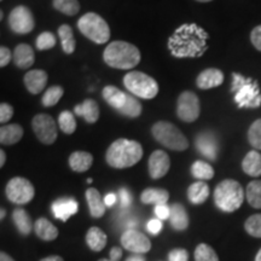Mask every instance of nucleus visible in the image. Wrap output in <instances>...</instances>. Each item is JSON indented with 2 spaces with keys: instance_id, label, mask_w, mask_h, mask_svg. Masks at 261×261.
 Returning a JSON list of instances; mask_svg holds the SVG:
<instances>
[{
  "instance_id": "1",
  "label": "nucleus",
  "mask_w": 261,
  "mask_h": 261,
  "mask_svg": "<svg viewBox=\"0 0 261 261\" xmlns=\"http://www.w3.org/2000/svg\"><path fill=\"white\" fill-rule=\"evenodd\" d=\"M208 34L197 24H182L168 40V48L174 57H201L207 50Z\"/></svg>"
},
{
  "instance_id": "2",
  "label": "nucleus",
  "mask_w": 261,
  "mask_h": 261,
  "mask_svg": "<svg viewBox=\"0 0 261 261\" xmlns=\"http://www.w3.org/2000/svg\"><path fill=\"white\" fill-rule=\"evenodd\" d=\"M143 158V148L136 140L117 139L109 146L106 154V161L110 167L123 169L138 163Z\"/></svg>"
},
{
  "instance_id": "3",
  "label": "nucleus",
  "mask_w": 261,
  "mask_h": 261,
  "mask_svg": "<svg viewBox=\"0 0 261 261\" xmlns=\"http://www.w3.org/2000/svg\"><path fill=\"white\" fill-rule=\"evenodd\" d=\"M103 58L109 67L128 70L139 64L142 56L135 45L126 41H113L104 50Z\"/></svg>"
},
{
  "instance_id": "4",
  "label": "nucleus",
  "mask_w": 261,
  "mask_h": 261,
  "mask_svg": "<svg viewBox=\"0 0 261 261\" xmlns=\"http://www.w3.org/2000/svg\"><path fill=\"white\" fill-rule=\"evenodd\" d=\"M244 201V190L233 179H225L219 182L214 191L215 205L225 213H232L241 207Z\"/></svg>"
},
{
  "instance_id": "5",
  "label": "nucleus",
  "mask_w": 261,
  "mask_h": 261,
  "mask_svg": "<svg viewBox=\"0 0 261 261\" xmlns=\"http://www.w3.org/2000/svg\"><path fill=\"white\" fill-rule=\"evenodd\" d=\"M232 92H234V100L240 108H259L261 106L259 86L252 79L233 73Z\"/></svg>"
},
{
  "instance_id": "6",
  "label": "nucleus",
  "mask_w": 261,
  "mask_h": 261,
  "mask_svg": "<svg viewBox=\"0 0 261 261\" xmlns=\"http://www.w3.org/2000/svg\"><path fill=\"white\" fill-rule=\"evenodd\" d=\"M77 28L87 39L96 44H106L110 39V28L102 16L87 12L77 22Z\"/></svg>"
},
{
  "instance_id": "7",
  "label": "nucleus",
  "mask_w": 261,
  "mask_h": 261,
  "mask_svg": "<svg viewBox=\"0 0 261 261\" xmlns=\"http://www.w3.org/2000/svg\"><path fill=\"white\" fill-rule=\"evenodd\" d=\"M154 138L167 149L174 151H184L188 149L189 142L182 133L173 123L167 121L156 122L151 128Z\"/></svg>"
},
{
  "instance_id": "8",
  "label": "nucleus",
  "mask_w": 261,
  "mask_h": 261,
  "mask_svg": "<svg viewBox=\"0 0 261 261\" xmlns=\"http://www.w3.org/2000/svg\"><path fill=\"white\" fill-rule=\"evenodd\" d=\"M123 85L130 93L143 99H152L158 96L159 85L154 77L142 71H129L123 77Z\"/></svg>"
},
{
  "instance_id": "9",
  "label": "nucleus",
  "mask_w": 261,
  "mask_h": 261,
  "mask_svg": "<svg viewBox=\"0 0 261 261\" xmlns=\"http://www.w3.org/2000/svg\"><path fill=\"white\" fill-rule=\"evenodd\" d=\"M6 197L15 204H27L35 196V189L28 179L15 177L8 182L5 189Z\"/></svg>"
},
{
  "instance_id": "10",
  "label": "nucleus",
  "mask_w": 261,
  "mask_h": 261,
  "mask_svg": "<svg viewBox=\"0 0 261 261\" xmlns=\"http://www.w3.org/2000/svg\"><path fill=\"white\" fill-rule=\"evenodd\" d=\"M32 127L37 138L42 144L51 145L56 142L58 136L57 125L52 116L47 114H39L33 119Z\"/></svg>"
},
{
  "instance_id": "11",
  "label": "nucleus",
  "mask_w": 261,
  "mask_h": 261,
  "mask_svg": "<svg viewBox=\"0 0 261 261\" xmlns=\"http://www.w3.org/2000/svg\"><path fill=\"white\" fill-rule=\"evenodd\" d=\"M201 112L200 99L191 91H184L178 98L177 115L184 122H195Z\"/></svg>"
},
{
  "instance_id": "12",
  "label": "nucleus",
  "mask_w": 261,
  "mask_h": 261,
  "mask_svg": "<svg viewBox=\"0 0 261 261\" xmlns=\"http://www.w3.org/2000/svg\"><path fill=\"white\" fill-rule=\"evenodd\" d=\"M9 25L16 34H28L35 27L34 16L27 6L19 5L10 12Z\"/></svg>"
},
{
  "instance_id": "13",
  "label": "nucleus",
  "mask_w": 261,
  "mask_h": 261,
  "mask_svg": "<svg viewBox=\"0 0 261 261\" xmlns=\"http://www.w3.org/2000/svg\"><path fill=\"white\" fill-rule=\"evenodd\" d=\"M121 244L125 249L136 254L148 253L151 249V242L149 238L133 228H129L122 233Z\"/></svg>"
},
{
  "instance_id": "14",
  "label": "nucleus",
  "mask_w": 261,
  "mask_h": 261,
  "mask_svg": "<svg viewBox=\"0 0 261 261\" xmlns=\"http://www.w3.org/2000/svg\"><path fill=\"white\" fill-rule=\"evenodd\" d=\"M196 149L201 155L207 158L211 161H215L219 152V143L217 136L213 132H202L195 139Z\"/></svg>"
},
{
  "instance_id": "15",
  "label": "nucleus",
  "mask_w": 261,
  "mask_h": 261,
  "mask_svg": "<svg viewBox=\"0 0 261 261\" xmlns=\"http://www.w3.org/2000/svg\"><path fill=\"white\" fill-rule=\"evenodd\" d=\"M149 174L152 179H161L167 174L171 168L169 156L162 150H155L149 158Z\"/></svg>"
},
{
  "instance_id": "16",
  "label": "nucleus",
  "mask_w": 261,
  "mask_h": 261,
  "mask_svg": "<svg viewBox=\"0 0 261 261\" xmlns=\"http://www.w3.org/2000/svg\"><path fill=\"white\" fill-rule=\"evenodd\" d=\"M224 83V74L223 71L215 68H210L205 69L198 75L196 79V85L201 90H210L214 87L220 86Z\"/></svg>"
},
{
  "instance_id": "17",
  "label": "nucleus",
  "mask_w": 261,
  "mask_h": 261,
  "mask_svg": "<svg viewBox=\"0 0 261 261\" xmlns=\"http://www.w3.org/2000/svg\"><path fill=\"white\" fill-rule=\"evenodd\" d=\"M79 204L74 198H60L52 204V213L57 219L67 221L71 215L76 214Z\"/></svg>"
},
{
  "instance_id": "18",
  "label": "nucleus",
  "mask_w": 261,
  "mask_h": 261,
  "mask_svg": "<svg viewBox=\"0 0 261 261\" xmlns=\"http://www.w3.org/2000/svg\"><path fill=\"white\" fill-rule=\"evenodd\" d=\"M24 85L32 94H39L44 91L47 84V73L40 69L28 71L24 75Z\"/></svg>"
},
{
  "instance_id": "19",
  "label": "nucleus",
  "mask_w": 261,
  "mask_h": 261,
  "mask_svg": "<svg viewBox=\"0 0 261 261\" xmlns=\"http://www.w3.org/2000/svg\"><path fill=\"white\" fill-rule=\"evenodd\" d=\"M85 196H86L87 204H89L91 217L96 218V219L102 218L106 214L107 205L104 203V200H102V196H100L99 191L94 188H90L86 190Z\"/></svg>"
},
{
  "instance_id": "20",
  "label": "nucleus",
  "mask_w": 261,
  "mask_h": 261,
  "mask_svg": "<svg viewBox=\"0 0 261 261\" xmlns=\"http://www.w3.org/2000/svg\"><path fill=\"white\" fill-rule=\"evenodd\" d=\"M74 113L77 116H83L87 123H96L99 119V107L93 99H85L81 104H77Z\"/></svg>"
},
{
  "instance_id": "21",
  "label": "nucleus",
  "mask_w": 261,
  "mask_h": 261,
  "mask_svg": "<svg viewBox=\"0 0 261 261\" xmlns=\"http://www.w3.org/2000/svg\"><path fill=\"white\" fill-rule=\"evenodd\" d=\"M102 94L106 102L114 108L116 112H120L125 107L127 98H128V93L122 92L121 90H119L115 86H106L103 89Z\"/></svg>"
},
{
  "instance_id": "22",
  "label": "nucleus",
  "mask_w": 261,
  "mask_h": 261,
  "mask_svg": "<svg viewBox=\"0 0 261 261\" xmlns=\"http://www.w3.org/2000/svg\"><path fill=\"white\" fill-rule=\"evenodd\" d=\"M34 50L28 44H19L14 51V62L21 69H28L34 64Z\"/></svg>"
},
{
  "instance_id": "23",
  "label": "nucleus",
  "mask_w": 261,
  "mask_h": 261,
  "mask_svg": "<svg viewBox=\"0 0 261 261\" xmlns=\"http://www.w3.org/2000/svg\"><path fill=\"white\" fill-rule=\"evenodd\" d=\"M34 232L40 240L45 242L56 240L58 237V228L55 226L51 221H48L46 218H39L34 223Z\"/></svg>"
},
{
  "instance_id": "24",
  "label": "nucleus",
  "mask_w": 261,
  "mask_h": 261,
  "mask_svg": "<svg viewBox=\"0 0 261 261\" xmlns=\"http://www.w3.org/2000/svg\"><path fill=\"white\" fill-rule=\"evenodd\" d=\"M172 227L177 231H185L189 227V215L185 207L180 203L171 205V217H169Z\"/></svg>"
},
{
  "instance_id": "25",
  "label": "nucleus",
  "mask_w": 261,
  "mask_h": 261,
  "mask_svg": "<svg viewBox=\"0 0 261 261\" xmlns=\"http://www.w3.org/2000/svg\"><path fill=\"white\" fill-rule=\"evenodd\" d=\"M169 200V192L165 189L148 188L140 195V201L144 204H166Z\"/></svg>"
},
{
  "instance_id": "26",
  "label": "nucleus",
  "mask_w": 261,
  "mask_h": 261,
  "mask_svg": "<svg viewBox=\"0 0 261 261\" xmlns=\"http://www.w3.org/2000/svg\"><path fill=\"white\" fill-rule=\"evenodd\" d=\"M93 156L87 151H75L69 156V166L74 172L83 173L92 167Z\"/></svg>"
},
{
  "instance_id": "27",
  "label": "nucleus",
  "mask_w": 261,
  "mask_h": 261,
  "mask_svg": "<svg viewBox=\"0 0 261 261\" xmlns=\"http://www.w3.org/2000/svg\"><path fill=\"white\" fill-rule=\"evenodd\" d=\"M86 243L93 252H102L108 243V237L102 231V228L93 226L90 227L89 231H87Z\"/></svg>"
},
{
  "instance_id": "28",
  "label": "nucleus",
  "mask_w": 261,
  "mask_h": 261,
  "mask_svg": "<svg viewBox=\"0 0 261 261\" xmlns=\"http://www.w3.org/2000/svg\"><path fill=\"white\" fill-rule=\"evenodd\" d=\"M23 137V128L19 125H4L0 128V143L4 145H12L18 143Z\"/></svg>"
},
{
  "instance_id": "29",
  "label": "nucleus",
  "mask_w": 261,
  "mask_h": 261,
  "mask_svg": "<svg viewBox=\"0 0 261 261\" xmlns=\"http://www.w3.org/2000/svg\"><path fill=\"white\" fill-rule=\"evenodd\" d=\"M242 168L246 174L250 177H260L261 175V154L256 150L249 151L242 161Z\"/></svg>"
},
{
  "instance_id": "30",
  "label": "nucleus",
  "mask_w": 261,
  "mask_h": 261,
  "mask_svg": "<svg viewBox=\"0 0 261 261\" xmlns=\"http://www.w3.org/2000/svg\"><path fill=\"white\" fill-rule=\"evenodd\" d=\"M208 196H210V187L202 180L194 182L188 189V198L194 204L204 203Z\"/></svg>"
},
{
  "instance_id": "31",
  "label": "nucleus",
  "mask_w": 261,
  "mask_h": 261,
  "mask_svg": "<svg viewBox=\"0 0 261 261\" xmlns=\"http://www.w3.org/2000/svg\"><path fill=\"white\" fill-rule=\"evenodd\" d=\"M12 220H14V224L17 227L18 232L23 234V236H28L33 231V228H34L31 217L22 208H16L14 211V213H12Z\"/></svg>"
},
{
  "instance_id": "32",
  "label": "nucleus",
  "mask_w": 261,
  "mask_h": 261,
  "mask_svg": "<svg viewBox=\"0 0 261 261\" xmlns=\"http://www.w3.org/2000/svg\"><path fill=\"white\" fill-rule=\"evenodd\" d=\"M58 35H60L61 42H62V50H63L67 55H71L75 51L76 47V41H75L73 29L70 25L62 24L58 28Z\"/></svg>"
},
{
  "instance_id": "33",
  "label": "nucleus",
  "mask_w": 261,
  "mask_h": 261,
  "mask_svg": "<svg viewBox=\"0 0 261 261\" xmlns=\"http://www.w3.org/2000/svg\"><path fill=\"white\" fill-rule=\"evenodd\" d=\"M192 177L198 180H210L214 177V169L210 163L203 161H196L191 166Z\"/></svg>"
},
{
  "instance_id": "34",
  "label": "nucleus",
  "mask_w": 261,
  "mask_h": 261,
  "mask_svg": "<svg viewBox=\"0 0 261 261\" xmlns=\"http://www.w3.org/2000/svg\"><path fill=\"white\" fill-rule=\"evenodd\" d=\"M246 196L248 203L253 208L261 210V180H253L248 184Z\"/></svg>"
},
{
  "instance_id": "35",
  "label": "nucleus",
  "mask_w": 261,
  "mask_h": 261,
  "mask_svg": "<svg viewBox=\"0 0 261 261\" xmlns=\"http://www.w3.org/2000/svg\"><path fill=\"white\" fill-rule=\"evenodd\" d=\"M52 5L57 11L67 16H75L80 11V4L77 0H54Z\"/></svg>"
},
{
  "instance_id": "36",
  "label": "nucleus",
  "mask_w": 261,
  "mask_h": 261,
  "mask_svg": "<svg viewBox=\"0 0 261 261\" xmlns=\"http://www.w3.org/2000/svg\"><path fill=\"white\" fill-rule=\"evenodd\" d=\"M195 261H219V256L211 246L201 243L195 249Z\"/></svg>"
},
{
  "instance_id": "37",
  "label": "nucleus",
  "mask_w": 261,
  "mask_h": 261,
  "mask_svg": "<svg viewBox=\"0 0 261 261\" xmlns=\"http://www.w3.org/2000/svg\"><path fill=\"white\" fill-rule=\"evenodd\" d=\"M64 91L61 86H52L50 89L46 90V92L44 93V96L41 98L42 106L50 108L56 106L60 102V99L63 97Z\"/></svg>"
},
{
  "instance_id": "38",
  "label": "nucleus",
  "mask_w": 261,
  "mask_h": 261,
  "mask_svg": "<svg viewBox=\"0 0 261 261\" xmlns=\"http://www.w3.org/2000/svg\"><path fill=\"white\" fill-rule=\"evenodd\" d=\"M119 113L127 117H138L142 114V104L139 103V100L137 98L128 93V98H127L125 107Z\"/></svg>"
},
{
  "instance_id": "39",
  "label": "nucleus",
  "mask_w": 261,
  "mask_h": 261,
  "mask_svg": "<svg viewBox=\"0 0 261 261\" xmlns=\"http://www.w3.org/2000/svg\"><path fill=\"white\" fill-rule=\"evenodd\" d=\"M58 125H60V128L63 130L67 135H73L76 129V121H75V117L73 113L68 112H62L60 117H58Z\"/></svg>"
},
{
  "instance_id": "40",
  "label": "nucleus",
  "mask_w": 261,
  "mask_h": 261,
  "mask_svg": "<svg viewBox=\"0 0 261 261\" xmlns=\"http://www.w3.org/2000/svg\"><path fill=\"white\" fill-rule=\"evenodd\" d=\"M248 140L249 144L255 150H261V119L252 123L248 129Z\"/></svg>"
},
{
  "instance_id": "41",
  "label": "nucleus",
  "mask_w": 261,
  "mask_h": 261,
  "mask_svg": "<svg viewBox=\"0 0 261 261\" xmlns=\"http://www.w3.org/2000/svg\"><path fill=\"white\" fill-rule=\"evenodd\" d=\"M244 228L250 236L261 238V214H254L244 223Z\"/></svg>"
},
{
  "instance_id": "42",
  "label": "nucleus",
  "mask_w": 261,
  "mask_h": 261,
  "mask_svg": "<svg viewBox=\"0 0 261 261\" xmlns=\"http://www.w3.org/2000/svg\"><path fill=\"white\" fill-rule=\"evenodd\" d=\"M35 45H37L38 50L40 51L50 50V48L55 47V45H56V38H55V35L51 32H44L37 38Z\"/></svg>"
},
{
  "instance_id": "43",
  "label": "nucleus",
  "mask_w": 261,
  "mask_h": 261,
  "mask_svg": "<svg viewBox=\"0 0 261 261\" xmlns=\"http://www.w3.org/2000/svg\"><path fill=\"white\" fill-rule=\"evenodd\" d=\"M189 253L184 248H175L169 252L168 261H188Z\"/></svg>"
},
{
  "instance_id": "44",
  "label": "nucleus",
  "mask_w": 261,
  "mask_h": 261,
  "mask_svg": "<svg viewBox=\"0 0 261 261\" xmlns=\"http://www.w3.org/2000/svg\"><path fill=\"white\" fill-rule=\"evenodd\" d=\"M12 116H14V108L8 103L0 104V122H8L11 120Z\"/></svg>"
},
{
  "instance_id": "45",
  "label": "nucleus",
  "mask_w": 261,
  "mask_h": 261,
  "mask_svg": "<svg viewBox=\"0 0 261 261\" xmlns=\"http://www.w3.org/2000/svg\"><path fill=\"white\" fill-rule=\"evenodd\" d=\"M155 214L160 220L169 219L171 217V207L167 204H159L155 207Z\"/></svg>"
},
{
  "instance_id": "46",
  "label": "nucleus",
  "mask_w": 261,
  "mask_h": 261,
  "mask_svg": "<svg viewBox=\"0 0 261 261\" xmlns=\"http://www.w3.org/2000/svg\"><path fill=\"white\" fill-rule=\"evenodd\" d=\"M250 40H252L254 47L261 51V24L253 29L252 34H250Z\"/></svg>"
},
{
  "instance_id": "47",
  "label": "nucleus",
  "mask_w": 261,
  "mask_h": 261,
  "mask_svg": "<svg viewBox=\"0 0 261 261\" xmlns=\"http://www.w3.org/2000/svg\"><path fill=\"white\" fill-rule=\"evenodd\" d=\"M12 57H14V54H11V51L8 47H0V67H6Z\"/></svg>"
},
{
  "instance_id": "48",
  "label": "nucleus",
  "mask_w": 261,
  "mask_h": 261,
  "mask_svg": "<svg viewBox=\"0 0 261 261\" xmlns=\"http://www.w3.org/2000/svg\"><path fill=\"white\" fill-rule=\"evenodd\" d=\"M120 195V204H121L122 208H127L129 207L130 203H132V196L126 189H121L119 192Z\"/></svg>"
},
{
  "instance_id": "49",
  "label": "nucleus",
  "mask_w": 261,
  "mask_h": 261,
  "mask_svg": "<svg viewBox=\"0 0 261 261\" xmlns=\"http://www.w3.org/2000/svg\"><path fill=\"white\" fill-rule=\"evenodd\" d=\"M162 228V223L160 219H152L148 223V230L150 233L158 234Z\"/></svg>"
},
{
  "instance_id": "50",
  "label": "nucleus",
  "mask_w": 261,
  "mask_h": 261,
  "mask_svg": "<svg viewBox=\"0 0 261 261\" xmlns=\"http://www.w3.org/2000/svg\"><path fill=\"white\" fill-rule=\"evenodd\" d=\"M122 257V250L121 248L119 247H114L110 249L109 253V259H112L113 261H120Z\"/></svg>"
},
{
  "instance_id": "51",
  "label": "nucleus",
  "mask_w": 261,
  "mask_h": 261,
  "mask_svg": "<svg viewBox=\"0 0 261 261\" xmlns=\"http://www.w3.org/2000/svg\"><path fill=\"white\" fill-rule=\"evenodd\" d=\"M115 202H116V196L114 194H108L106 197H104V203H106L107 207H112Z\"/></svg>"
},
{
  "instance_id": "52",
  "label": "nucleus",
  "mask_w": 261,
  "mask_h": 261,
  "mask_svg": "<svg viewBox=\"0 0 261 261\" xmlns=\"http://www.w3.org/2000/svg\"><path fill=\"white\" fill-rule=\"evenodd\" d=\"M40 261H64V260H63V257H61L58 255H51V256L44 257V259H41Z\"/></svg>"
},
{
  "instance_id": "53",
  "label": "nucleus",
  "mask_w": 261,
  "mask_h": 261,
  "mask_svg": "<svg viewBox=\"0 0 261 261\" xmlns=\"http://www.w3.org/2000/svg\"><path fill=\"white\" fill-rule=\"evenodd\" d=\"M126 261H145V257L140 255V254H137V255L129 256L128 259H127Z\"/></svg>"
},
{
  "instance_id": "54",
  "label": "nucleus",
  "mask_w": 261,
  "mask_h": 261,
  "mask_svg": "<svg viewBox=\"0 0 261 261\" xmlns=\"http://www.w3.org/2000/svg\"><path fill=\"white\" fill-rule=\"evenodd\" d=\"M0 261H15V260L12 259L9 254H6L5 252H2L0 253Z\"/></svg>"
},
{
  "instance_id": "55",
  "label": "nucleus",
  "mask_w": 261,
  "mask_h": 261,
  "mask_svg": "<svg viewBox=\"0 0 261 261\" xmlns=\"http://www.w3.org/2000/svg\"><path fill=\"white\" fill-rule=\"evenodd\" d=\"M5 161H6L5 151L4 150H0V167H3V166L5 165Z\"/></svg>"
},
{
  "instance_id": "56",
  "label": "nucleus",
  "mask_w": 261,
  "mask_h": 261,
  "mask_svg": "<svg viewBox=\"0 0 261 261\" xmlns=\"http://www.w3.org/2000/svg\"><path fill=\"white\" fill-rule=\"evenodd\" d=\"M255 261H261V249L257 252L256 256H255Z\"/></svg>"
},
{
  "instance_id": "57",
  "label": "nucleus",
  "mask_w": 261,
  "mask_h": 261,
  "mask_svg": "<svg viewBox=\"0 0 261 261\" xmlns=\"http://www.w3.org/2000/svg\"><path fill=\"white\" fill-rule=\"evenodd\" d=\"M0 212H2V213H0V217H2V220H3V219H4L6 212H5V210H3V208H2V211H0Z\"/></svg>"
},
{
  "instance_id": "58",
  "label": "nucleus",
  "mask_w": 261,
  "mask_h": 261,
  "mask_svg": "<svg viewBox=\"0 0 261 261\" xmlns=\"http://www.w3.org/2000/svg\"><path fill=\"white\" fill-rule=\"evenodd\" d=\"M196 2H200V3H208V2H212V0H196Z\"/></svg>"
},
{
  "instance_id": "59",
  "label": "nucleus",
  "mask_w": 261,
  "mask_h": 261,
  "mask_svg": "<svg viewBox=\"0 0 261 261\" xmlns=\"http://www.w3.org/2000/svg\"><path fill=\"white\" fill-rule=\"evenodd\" d=\"M98 261H113L112 259H99Z\"/></svg>"
}]
</instances>
